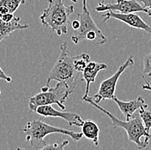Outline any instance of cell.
<instances>
[{
    "instance_id": "6da1fadb",
    "label": "cell",
    "mask_w": 151,
    "mask_h": 150,
    "mask_svg": "<svg viewBox=\"0 0 151 150\" xmlns=\"http://www.w3.org/2000/svg\"><path fill=\"white\" fill-rule=\"evenodd\" d=\"M82 100L86 102V103H90L91 105H93L96 109H98L101 112L106 114L111 119L112 124H113V126L115 129L116 128H122V129H124L126 131L129 141L134 142L137 146L138 149H144L145 148H147L150 141H142V138L144 137L145 140L150 141V133L149 134V133L146 132L139 115L138 116L137 115H133L130 119L123 121V120L119 119L118 117H116L110 111L104 109L103 107L100 106L99 103H94V101L89 98V96H87L84 98H82Z\"/></svg>"
},
{
    "instance_id": "7a4b0ae2",
    "label": "cell",
    "mask_w": 151,
    "mask_h": 150,
    "mask_svg": "<svg viewBox=\"0 0 151 150\" xmlns=\"http://www.w3.org/2000/svg\"><path fill=\"white\" fill-rule=\"evenodd\" d=\"M81 75L82 74L76 72L74 68V55L68 47L67 42H63L60 46V55L58 60L48 75L47 85L49 86L51 81L55 80L58 82H65L75 90L77 80Z\"/></svg>"
},
{
    "instance_id": "3957f363",
    "label": "cell",
    "mask_w": 151,
    "mask_h": 150,
    "mask_svg": "<svg viewBox=\"0 0 151 150\" xmlns=\"http://www.w3.org/2000/svg\"><path fill=\"white\" fill-rule=\"evenodd\" d=\"M23 133L25 134L26 141L35 150L46 144L44 138L51 134L65 135L72 138L75 141H80L83 136L82 132H76L52 126L44 122L41 119H35L27 122L23 128Z\"/></svg>"
},
{
    "instance_id": "277c9868",
    "label": "cell",
    "mask_w": 151,
    "mask_h": 150,
    "mask_svg": "<svg viewBox=\"0 0 151 150\" xmlns=\"http://www.w3.org/2000/svg\"><path fill=\"white\" fill-rule=\"evenodd\" d=\"M74 6H65L63 0H48V6L40 16L43 25L51 28L58 36L67 34L70 16L74 12Z\"/></svg>"
},
{
    "instance_id": "5b68a950",
    "label": "cell",
    "mask_w": 151,
    "mask_h": 150,
    "mask_svg": "<svg viewBox=\"0 0 151 150\" xmlns=\"http://www.w3.org/2000/svg\"><path fill=\"white\" fill-rule=\"evenodd\" d=\"M74 92V89L70 87L65 82H58V84L50 88L48 85H45L41 88V92L35 94L29 98L28 107L29 111L35 112L39 106L42 105H52L57 104L65 111V102L68 97Z\"/></svg>"
},
{
    "instance_id": "8992f818",
    "label": "cell",
    "mask_w": 151,
    "mask_h": 150,
    "mask_svg": "<svg viewBox=\"0 0 151 150\" xmlns=\"http://www.w3.org/2000/svg\"><path fill=\"white\" fill-rule=\"evenodd\" d=\"M77 16L79 17L80 26L71 36V41L74 44H78L84 40L95 42L98 45H103L107 42V38L92 18L87 6V0H83V8L78 12Z\"/></svg>"
},
{
    "instance_id": "52a82bcc",
    "label": "cell",
    "mask_w": 151,
    "mask_h": 150,
    "mask_svg": "<svg viewBox=\"0 0 151 150\" xmlns=\"http://www.w3.org/2000/svg\"><path fill=\"white\" fill-rule=\"evenodd\" d=\"M134 57L130 56L124 63H123L121 66L119 67V69L117 70V72L113 74L111 77H109L108 79L103 80L99 87L98 92L92 96L89 97L94 103H100L102 101H105L106 99H110L112 100L113 98L115 96V92H116V85L118 83L119 79L120 78V76L129 67H132L134 65Z\"/></svg>"
},
{
    "instance_id": "ba28073f",
    "label": "cell",
    "mask_w": 151,
    "mask_h": 150,
    "mask_svg": "<svg viewBox=\"0 0 151 150\" xmlns=\"http://www.w3.org/2000/svg\"><path fill=\"white\" fill-rule=\"evenodd\" d=\"M97 12L102 11H114L119 13H136V12H144L149 17H150V13L147 9L143 8L137 0H117L115 3L104 4H99V5L95 8Z\"/></svg>"
},
{
    "instance_id": "9c48e42d",
    "label": "cell",
    "mask_w": 151,
    "mask_h": 150,
    "mask_svg": "<svg viewBox=\"0 0 151 150\" xmlns=\"http://www.w3.org/2000/svg\"><path fill=\"white\" fill-rule=\"evenodd\" d=\"M103 22H106L108 19H116L118 21H120L124 23L127 24L132 28H137L140 29L142 31H144L151 40V26H150L148 23H146L136 13H119V12H114V11H107L102 15Z\"/></svg>"
},
{
    "instance_id": "30bf717a",
    "label": "cell",
    "mask_w": 151,
    "mask_h": 150,
    "mask_svg": "<svg viewBox=\"0 0 151 150\" xmlns=\"http://www.w3.org/2000/svg\"><path fill=\"white\" fill-rule=\"evenodd\" d=\"M35 112L45 117H60L64 119L70 126H77L81 127L83 120L82 117L74 112H62L59 111H57L52 105H42L39 106Z\"/></svg>"
},
{
    "instance_id": "8fae6325",
    "label": "cell",
    "mask_w": 151,
    "mask_h": 150,
    "mask_svg": "<svg viewBox=\"0 0 151 150\" xmlns=\"http://www.w3.org/2000/svg\"><path fill=\"white\" fill-rule=\"evenodd\" d=\"M112 100H113L115 103H117V105L119 106L120 111L124 116L125 120L130 119L132 116L134 115V113L136 112L137 110H139L141 108L147 109L149 107V105L145 103L144 98L142 97H141V96L137 97L136 99H132V100L127 101V102L119 99L116 96L113 97Z\"/></svg>"
},
{
    "instance_id": "7c38bea8",
    "label": "cell",
    "mask_w": 151,
    "mask_h": 150,
    "mask_svg": "<svg viewBox=\"0 0 151 150\" xmlns=\"http://www.w3.org/2000/svg\"><path fill=\"white\" fill-rule=\"evenodd\" d=\"M108 66L106 63H98L95 61H89L88 65L86 66L84 70L82 73L83 79H84L86 82V89H85V93L82 98H84L87 96H88L89 92V85L91 83H94L96 79L97 74L102 71L107 69Z\"/></svg>"
},
{
    "instance_id": "4fadbf2b",
    "label": "cell",
    "mask_w": 151,
    "mask_h": 150,
    "mask_svg": "<svg viewBox=\"0 0 151 150\" xmlns=\"http://www.w3.org/2000/svg\"><path fill=\"white\" fill-rule=\"evenodd\" d=\"M21 17H15L13 20L9 23H5L0 19V43L2 41L11 35V33L15 32L16 30L20 29H26L29 28V25L26 23H20Z\"/></svg>"
},
{
    "instance_id": "5bb4252c",
    "label": "cell",
    "mask_w": 151,
    "mask_h": 150,
    "mask_svg": "<svg viewBox=\"0 0 151 150\" xmlns=\"http://www.w3.org/2000/svg\"><path fill=\"white\" fill-rule=\"evenodd\" d=\"M81 128H82L83 135L85 136L87 139H88L89 141L94 142L95 146H98L101 130L97 125V123L90 119H87L83 121Z\"/></svg>"
},
{
    "instance_id": "9a60e30c",
    "label": "cell",
    "mask_w": 151,
    "mask_h": 150,
    "mask_svg": "<svg viewBox=\"0 0 151 150\" xmlns=\"http://www.w3.org/2000/svg\"><path fill=\"white\" fill-rule=\"evenodd\" d=\"M90 61V56L88 54H81L74 55V68L76 72L82 74L88 63Z\"/></svg>"
},
{
    "instance_id": "2e32d148",
    "label": "cell",
    "mask_w": 151,
    "mask_h": 150,
    "mask_svg": "<svg viewBox=\"0 0 151 150\" xmlns=\"http://www.w3.org/2000/svg\"><path fill=\"white\" fill-rule=\"evenodd\" d=\"M138 111H139V117L144 126V129L147 133L150 134L151 130V111H147V109L145 108H141Z\"/></svg>"
},
{
    "instance_id": "e0dca14e",
    "label": "cell",
    "mask_w": 151,
    "mask_h": 150,
    "mask_svg": "<svg viewBox=\"0 0 151 150\" xmlns=\"http://www.w3.org/2000/svg\"><path fill=\"white\" fill-rule=\"evenodd\" d=\"M25 4V0H0V6H4L9 10V12L13 13L17 11L21 4Z\"/></svg>"
},
{
    "instance_id": "ac0fdd59",
    "label": "cell",
    "mask_w": 151,
    "mask_h": 150,
    "mask_svg": "<svg viewBox=\"0 0 151 150\" xmlns=\"http://www.w3.org/2000/svg\"><path fill=\"white\" fill-rule=\"evenodd\" d=\"M69 144L68 140H65L61 143H52V144H45L41 148L36 150H65V146Z\"/></svg>"
},
{
    "instance_id": "d6986e66",
    "label": "cell",
    "mask_w": 151,
    "mask_h": 150,
    "mask_svg": "<svg viewBox=\"0 0 151 150\" xmlns=\"http://www.w3.org/2000/svg\"><path fill=\"white\" fill-rule=\"evenodd\" d=\"M143 75L151 77V52L143 58Z\"/></svg>"
},
{
    "instance_id": "ffe728a7",
    "label": "cell",
    "mask_w": 151,
    "mask_h": 150,
    "mask_svg": "<svg viewBox=\"0 0 151 150\" xmlns=\"http://www.w3.org/2000/svg\"><path fill=\"white\" fill-rule=\"evenodd\" d=\"M15 17L14 14L13 13H10V12H7L5 14H3V15H0V19L5 23H9L11 22L13 18Z\"/></svg>"
},
{
    "instance_id": "44dd1931",
    "label": "cell",
    "mask_w": 151,
    "mask_h": 150,
    "mask_svg": "<svg viewBox=\"0 0 151 150\" xmlns=\"http://www.w3.org/2000/svg\"><path fill=\"white\" fill-rule=\"evenodd\" d=\"M0 79L5 80L7 82H12V79L9 76L6 74L1 67H0Z\"/></svg>"
},
{
    "instance_id": "7402d4cb",
    "label": "cell",
    "mask_w": 151,
    "mask_h": 150,
    "mask_svg": "<svg viewBox=\"0 0 151 150\" xmlns=\"http://www.w3.org/2000/svg\"><path fill=\"white\" fill-rule=\"evenodd\" d=\"M140 2H141L142 4V7L143 8H145V9H147L149 11H150V17H151V0H139Z\"/></svg>"
},
{
    "instance_id": "603a6c76",
    "label": "cell",
    "mask_w": 151,
    "mask_h": 150,
    "mask_svg": "<svg viewBox=\"0 0 151 150\" xmlns=\"http://www.w3.org/2000/svg\"><path fill=\"white\" fill-rule=\"evenodd\" d=\"M142 78H143V79L145 80V84H142V88L143 89V90H147V91H150L151 92V84L146 80V79L144 78V76H142Z\"/></svg>"
},
{
    "instance_id": "cb8c5ba5",
    "label": "cell",
    "mask_w": 151,
    "mask_h": 150,
    "mask_svg": "<svg viewBox=\"0 0 151 150\" xmlns=\"http://www.w3.org/2000/svg\"><path fill=\"white\" fill-rule=\"evenodd\" d=\"M71 27L72 28L74 29V30H76L77 28H79V26H80V23H79V20H73L72 22H71Z\"/></svg>"
},
{
    "instance_id": "d4e9b609",
    "label": "cell",
    "mask_w": 151,
    "mask_h": 150,
    "mask_svg": "<svg viewBox=\"0 0 151 150\" xmlns=\"http://www.w3.org/2000/svg\"><path fill=\"white\" fill-rule=\"evenodd\" d=\"M71 2H73V3H76L77 2V0H70Z\"/></svg>"
},
{
    "instance_id": "484cf974",
    "label": "cell",
    "mask_w": 151,
    "mask_h": 150,
    "mask_svg": "<svg viewBox=\"0 0 151 150\" xmlns=\"http://www.w3.org/2000/svg\"><path fill=\"white\" fill-rule=\"evenodd\" d=\"M17 150H25V149H21V148H17Z\"/></svg>"
},
{
    "instance_id": "4316f807",
    "label": "cell",
    "mask_w": 151,
    "mask_h": 150,
    "mask_svg": "<svg viewBox=\"0 0 151 150\" xmlns=\"http://www.w3.org/2000/svg\"><path fill=\"white\" fill-rule=\"evenodd\" d=\"M104 2H105V0H101V4H104Z\"/></svg>"
},
{
    "instance_id": "83f0119b",
    "label": "cell",
    "mask_w": 151,
    "mask_h": 150,
    "mask_svg": "<svg viewBox=\"0 0 151 150\" xmlns=\"http://www.w3.org/2000/svg\"><path fill=\"white\" fill-rule=\"evenodd\" d=\"M150 139H151V134H150Z\"/></svg>"
},
{
    "instance_id": "f1b7e54d",
    "label": "cell",
    "mask_w": 151,
    "mask_h": 150,
    "mask_svg": "<svg viewBox=\"0 0 151 150\" xmlns=\"http://www.w3.org/2000/svg\"><path fill=\"white\" fill-rule=\"evenodd\" d=\"M0 95H1V90H0Z\"/></svg>"
}]
</instances>
